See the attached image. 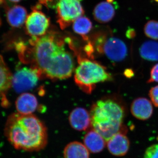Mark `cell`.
<instances>
[{
    "mask_svg": "<svg viewBox=\"0 0 158 158\" xmlns=\"http://www.w3.org/2000/svg\"><path fill=\"white\" fill-rule=\"evenodd\" d=\"M141 56L145 60L158 61V43L152 40L145 41L139 49Z\"/></svg>",
    "mask_w": 158,
    "mask_h": 158,
    "instance_id": "18",
    "label": "cell"
},
{
    "mask_svg": "<svg viewBox=\"0 0 158 158\" xmlns=\"http://www.w3.org/2000/svg\"><path fill=\"white\" fill-rule=\"evenodd\" d=\"M76 83L82 90L90 93L97 84L112 81L113 78L104 66L95 61L79 58L74 72Z\"/></svg>",
    "mask_w": 158,
    "mask_h": 158,
    "instance_id": "4",
    "label": "cell"
},
{
    "mask_svg": "<svg viewBox=\"0 0 158 158\" xmlns=\"http://www.w3.org/2000/svg\"><path fill=\"white\" fill-rule=\"evenodd\" d=\"M58 0H39V4L45 6L47 8H52L56 6Z\"/></svg>",
    "mask_w": 158,
    "mask_h": 158,
    "instance_id": "24",
    "label": "cell"
},
{
    "mask_svg": "<svg viewBox=\"0 0 158 158\" xmlns=\"http://www.w3.org/2000/svg\"><path fill=\"white\" fill-rule=\"evenodd\" d=\"M6 15L9 24L14 28H19L23 26L28 16L27 9L18 5L8 8Z\"/></svg>",
    "mask_w": 158,
    "mask_h": 158,
    "instance_id": "15",
    "label": "cell"
},
{
    "mask_svg": "<svg viewBox=\"0 0 158 158\" xmlns=\"http://www.w3.org/2000/svg\"><path fill=\"white\" fill-rule=\"evenodd\" d=\"M97 45L99 51L102 52L108 59L114 62L123 61L127 56V45L118 38L112 37L105 39L101 37L98 39Z\"/></svg>",
    "mask_w": 158,
    "mask_h": 158,
    "instance_id": "8",
    "label": "cell"
},
{
    "mask_svg": "<svg viewBox=\"0 0 158 158\" xmlns=\"http://www.w3.org/2000/svg\"><path fill=\"white\" fill-rule=\"evenodd\" d=\"M90 114L92 129L106 141L116 133H127L123 125L124 109L118 102L111 99L99 100L92 106Z\"/></svg>",
    "mask_w": 158,
    "mask_h": 158,
    "instance_id": "3",
    "label": "cell"
},
{
    "mask_svg": "<svg viewBox=\"0 0 158 158\" xmlns=\"http://www.w3.org/2000/svg\"><path fill=\"white\" fill-rule=\"evenodd\" d=\"M69 120L71 127L76 131H85L91 126L90 113L84 108L78 107L73 110Z\"/></svg>",
    "mask_w": 158,
    "mask_h": 158,
    "instance_id": "10",
    "label": "cell"
},
{
    "mask_svg": "<svg viewBox=\"0 0 158 158\" xmlns=\"http://www.w3.org/2000/svg\"><path fill=\"white\" fill-rule=\"evenodd\" d=\"M92 28V23L88 18L82 16L73 23V29L75 33L87 40V36Z\"/></svg>",
    "mask_w": 158,
    "mask_h": 158,
    "instance_id": "19",
    "label": "cell"
},
{
    "mask_svg": "<svg viewBox=\"0 0 158 158\" xmlns=\"http://www.w3.org/2000/svg\"><path fill=\"white\" fill-rule=\"evenodd\" d=\"M41 74L40 71L36 67L20 68L12 76L11 85L18 93L31 90L37 85Z\"/></svg>",
    "mask_w": 158,
    "mask_h": 158,
    "instance_id": "7",
    "label": "cell"
},
{
    "mask_svg": "<svg viewBox=\"0 0 158 158\" xmlns=\"http://www.w3.org/2000/svg\"><path fill=\"white\" fill-rule=\"evenodd\" d=\"M144 158H158V144L148 148L144 152Z\"/></svg>",
    "mask_w": 158,
    "mask_h": 158,
    "instance_id": "21",
    "label": "cell"
},
{
    "mask_svg": "<svg viewBox=\"0 0 158 158\" xmlns=\"http://www.w3.org/2000/svg\"><path fill=\"white\" fill-rule=\"evenodd\" d=\"M115 15V10L111 3L102 2L97 5L93 10V16L98 22L106 23L110 22Z\"/></svg>",
    "mask_w": 158,
    "mask_h": 158,
    "instance_id": "14",
    "label": "cell"
},
{
    "mask_svg": "<svg viewBox=\"0 0 158 158\" xmlns=\"http://www.w3.org/2000/svg\"><path fill=\"white\" fill-rule=\"evenodd\" d=\"M149 96L153 105L158 107V85L150 89Z\"/></svg>",
    "mask_w": 158,
    "mask_h": 158,
    "instance_id": "22",
    "label": "cell"
},
{
    "mask_svg": "<svg viewBox=\"0 0 158 158\" xmlns=\"http://www.w3.org/2000/svg\"><path fill=\"white\" fill-rule=\"evenodd\" d=\"M5 135L15 148L26 151L43 149L48 141L46 127L33 114L11 115L6 123Z\"/></svg>",
    "mask_w": 158,
    "mask_h": 158,
    "instance_id": "2",
    "label": "cell"
},
{
    "mask_svg": "<svg viewBox=\"0 0 158 158\" xmlns=\"http://www.w3.org/2000/svg\"><path fill=\"white\" fill-rule=\"evenodd\" d=\"M63 156L64 158H90V152L83 143L73 141L65 146Z\"/></svg>",
    "mask_w": 158,
    "mask_h": 158,
    "instance_id": "16",
    "label": "cell"
},
{
    "mask_svg": "<svg viewBox=\"0 0 158 158\" xmlns=\"http://www.w3.org/2000/svg\"><path fill=\"white\" fill-rule=\"evenodd\" d=\"M0 24H1V21H0Z\"/></svg>",
    "mask_w": 158,
    "mask_h": 158,
    "instance_id": "30",
    "label": "cell"
},
{
    "mask_svg": "<svg viewBox=\"0 0 158 158\" xmlns=\"http://www.w3.org/2000/svg\"><path fill=\"white\" fill-rule=\"evenodd\" d=\"M155 2H158V0H154Z\"/></svg>",
    "mask_w": 158,
    "mask_h": 158,
    "instance_id": "29",
    "label": "cell"
},
{
    "mask_svg": "<svg viewBox=\"0 0 158 158\" xmlns=\"http://www.w3.org/2000/svg\"><path fill=\"white\" fill-rule=\"evenodd\" d=\"M124 75L127 78L132 77L134 76V71L131 69H126L124 71Z\"/></svg>",
    "mask_w": 158,
    "mask_h": 158,
    "instance_id": "26",
    "label": "cell"
},
{
    "mask_svg": "<svg viewBox=\"0 0 158 158\" xmlns=\"http://www.w3.org/2000/svg\"><path fill=\"white\" fill-rule=\"evenodd\" d=\"M107 2L110 3H112L113 2L114 0H106Z\"/></svg>",
    "mask_w": 158,
    "mask_h": 158,
    "instance_id": "28",
    "label": "cell"
},
{
    "mask_svg": "<svg viewBox=\"0 0 158 158\" xmlns=\"http://www.w3.org/2000/svg\"><path fill=\"white\" fill-rule=\"evenodd\" d=\"M12 76L0 55V98L4 96L12 85Z\"/></svg>",
    "mask_w": 158,
    "mask_h": 158,
    "instance_id": "17",
    "label": "cell"
},
{
    "mask_svg": "<svg viewBox=\"0 0 158 158\" xmlns=\"http://www.w3.org/2000/svg\"><path fill=\"white\" fill-rule=\"evenodd\" d=\"M126 133H116L106 141L107 147L110 153L116 156H123L127 153L130 143Z\"/></svg>",
    "mask_w": 158,
    "mask_h": 158,
    "instance_id": "9",
    "label": "cell"
},
{
    "mask_svg": "<svg viewBox=\"0 0 158 158\" xmlns=\"http://www.w3.org/2000/svg\"><path fill=\"white\" fill-rule=\"evenodd\" d=\"M144 33L148 38L158 40V21L150 20L144 27Z\"/></svg>",
    "mask_w": 158,
    "mask_h": 158,
    "instance_id": "20",
    "label": "cell"
},
{
    "mask_svg": "<svg viewBox=\"0 0 158 158\" xmlns=\"http://www.w3.org/2000/svg\"><path fill=\"white\" fill-rule=\"evenodd\" d=\"M153 82L158 83V64L154 65L152 68L150 72V77L148 83H151Z\"/></svg>",
    "mask_w": 158,
    "mask_h": 158,
    "instance_id": "23",
    "label": "cell"
},
{
    "mask_svg": "<svg viewBox=\"0 0 158 158\" xmlns=\"http://www.w3.org/2000/svg\"><path fill=\"white\" fill-rule=\"evenodd\" d=\"M81 0H58L56 6L57 23L61 28L68 27L78 18L83 16L85 10Z\"/></svg>",
    "mask_w": 158,
    "mask_h": 158,
    "instance_id": "5",
    "label": "cell"
},
{
    "mask_svg": "<svg viewBox=\"0 0 158 158\" xmlns=\"http://www.w3.org/2000/svg\"><path fill=\"white\" fill-rule=\"evenodd\" d=\"M36 6L28 15L25 23L26 31L31 39L42 37L47 34L50 25V19Z\"/></svg>",
    "mask_w": 158,
    "mask_h": 158,
    "instance_id": "6",
    "label": "cell"
},
{
    "mask_svg": "<svg viewBox=\"0 0 158 158\" xmlns=\"http://www.w3.org/2000/svg\"><path fill=\"white\" fill-rule=\"evenodd\" d=\"M15 105L19 113L23 115H30L37 110L38 103L34 94L24 93L18 98Z\"/></svg>",
    "mask_w": 158,
    "mask_h": 158,
    "instance_id": "12",
    "label": "cell"
},
{
    "mask_svg": "<svg viewBox=\"0 0 158 158\" xmlns=\"http://www.w3.org/2000/svg\"><path fill=\"white\" fill-rule=\"evenodd\" d=\"M136 35V32L134 29H129L126 32V36L129 39L134 38Z\"/></svg>",
    "mask_w": 158,
    "mask_h": 158,
    "instance_id": "25",
    "label": "cell"
},
{
    "mask_svg": "<svg viewBox=\"0 0 158 158\" xmlns=\"http://www.w3.org/2000/svg\"><path fill=\"white\" fill-rule=\"evenodd\" d=\"M131 112L135 118L142 120L148 119L152 116L153 106L149 100L144 98L136 99L131 105Z\"/></svg>",
    "mask_w": 158,
    "mask_h": 158,
    "instance_id": "11",
    "label": "cell"
},
{
    "mask_svg": "<svg viewBox=\"0 0 158 158\" xmlns=\"http://www.w3.org/2000/svg\"><path fill=\"white\" fill-rule=\"evenodd\" d=\"M106 141L103 137L93 129L85 135L84 144L90 152L97 153L104 149Z\"/></svg>",
    "mask_w": 158,
    "mask_h": 158,
    "instance_id": "13",
    "label": "cell"
},
{
    "mask_svg": "<svg viewBox=\"0 0 158 158\" xmlns=\"http://www.w3.org/2000/svg\"><path fill=\"white\" fill-rule=\"evenodd\" d=\"M36 68L49 78L64 80L71 76L74 69L73 57L65 48L63 39L54 32L31 39Z\"/></svg>",
    "mask_w": 158,
    "mask_h": 158,
    "instance_id": "1",
    "label": "cell"
},
{
    "mask_svg": "<svg viewBox=\"0 0 158 158\" xmlns=\"http://www.w3.org/2000/svg\"><path fill=\"white\" fill-rule=\"evenodd\" d=\"M9 1L11 2L17 3L19 2L20 1H21V0H9Z\"/></svg>",
    "mask_w": 158,
    "mask_h": 158,
    "instance_id": "27",
    "label": "cell"
}]
</instances>
